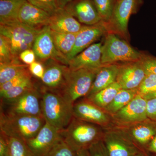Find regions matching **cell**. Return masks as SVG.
Here are the masks:
<instances>
[{"instance_id":"1","label":"cell","mask_w":156,"mask_h":156,"mask_svg":"<svg viewBox=\"0 0 156 156\" xmlns=\"http://www.w3.org/2000/svg\"><path fill=\"white\" fill-rule=\"evenodd\" d=\"M105 128L101 126L73 118L66 128L60 131L63 140L76 152L88 150L102 140Z\"/></svg>"},{"instance_id":"2","label":"cell","mask_w":156,"mask_h":156,"mask_svg":"<svg viewBox=\"0 0 156 156\" xmlns=\"http://www.w3.org/2000/svg\"><path fill=\"white\" fill-rule=\"evenodd\" d=\"M41 93L42 114L45 121L58 131H62L73 118V104L59 93L44 89Z\"/></svg>"},{"instance_id":"3","label":"cell","mask_w":156,"mask_h":156,"mask_svg":"<svg viewBox=\"0 0 156 156\" xmlns=\"http://www.w3.org/2000/svg\"><path fill=\"white\" fill-rule=\"evenodd\" d=\"M45 122L43 116L10 115L1 112V132L25 141L34 137Z\"/></svg>"},{"instance_id":"4","label":"cell","mask_w":156,"mask_h":156,"mask_svg":"<svg viewBox=\"0 0 156 156\" xmlns=\"http://www.w3.org/2000/svg\"><path fill=\"white\" fill-rule=\"evenodd\" d=\"M144 54L131 47L114 33L106 34L101 49V63L103 65L116 63L118 62L140 61Z\"/></svg>"},{"instance_id":"5","label":"cell","mask_w":156,"mask_h":156,"mask_svg":"<svg viewBox=\"0 0 156 156\" xmlns=\"http://www.w3.org/2000/svg\"><path fill=\"white\" fill-rule=\"evenodd\" d=\"M100 69H80L75 70L69 69L64 87L59 94L73 104L80 98L87 97Z\"/></svg>"},{"instance_id":"6","label":"cell","mask_w":156,"mask_h":156,"mask_svg":"<svg viewBox=\"0 0 156 156\" xmlns=\"http://www.w3.org/2000/svg\"><path fill=\"white\" fill-rule=\"evenodd\" d=\"M41 30L32 28L20 21L0 24V34L8 39L12 53L19 58L20 54L23 51L32 49L36 37Z\"/></svg>"},{"instance_id":"7","label":"cell","mask_w":156,"mask_h":156,"mask_svg":"<svg viewBox=\"0 0 156 156\" xmlns=\"http://www.w3.org/2000/svg\"><path fill=\"white\" fill-rule=\"evenodd\" d=\"M102 141L108 156H135L143 152L118 127L105 129Z\"/></svg>"},{"instance_id":"8","label":"cell","mask_w":156,"mask_h":156,"mask_svg":"<svg viewBox=\"0 0 156 156\" xmlns=\"http://www.w3.org/2000/svg\"><path fill=\"white\" fill-rule=\"evenodd\" d=\"M143 3V0H115L111 18L105 24L108 32L128 37L129 18L137 13Z\"/></svg>"},{"instance_id":"9","label":"cell","mask_w":156,"mask_h":156,"mask_svg":"<svg viewBox=\"0 0 156 156\" xmlns=\"http://www.w3.org/2000/svg\"><path fill=\"white\" fill-rule=\"evenodd\" d=\"M7 106L6 114L17 115L43 116L41 93L35 87L14 100L2 102Z\"/></svg>"},{"instance_id":"10","label":"cell","mask_w":156,"mask_h":156,"mask_svg":"<svg viewBox=\"0 0 156 156\" xmlns=\"http://www.w3.org/2000/svg\"><path fill=\"white\" fill-rule=\"evenodd\" d=\"M73 115L76 119L96 124L105 129L114 126L111 115L85 98L74 103Z\"/></svg>"},{"instance_id":"11","label":"cell","mask_w":156,"mask_h":156,"mask_svg":"<svg viewBox=\"0 0 156 156\" xmlns=\"http://www.w3.org/2000/svg\"><path fill=\"white\" fill-rule=\"evenodd\" d=\"M32 49L40 61L52 59L68 66L69 61L66 56L60 53L56 48L51 29L48 26L41 29L36 37Z\"/></svg>"},{"instance_id":"12","label":"cell","mask_w":156,"mask_h":156,"mask_svg":"<svg viewBox=\"0 0 156 156\" xmlns=\"http://www.w3.org/2000/svg\"><path fill=\"white\" fill-rule=\"evenodd\" d=\"M147 100L138 94L126 106L112 115L114 126H128L147 119Z\"/></svg>"},{"instance_id":"13","label":"cell","mask_w":156,"mask_h":156,"mask_svg":"<svg viewBox=\"0 0 156 156\" xmlns=\"http://www.w3.org/2000/svg\"><path fill=\"white\" fill-rule=\"evenodd\" d=\"M62 139L60 131L46 122L37 134L26 142L35 156H48Z\"/></svg>"},{"instance_id":"14","label":"cell","mask_w":156,"mask_h":156,"mask_svg":"<svg viewBox=\"0 0 156 156\" xmlns=\"http://www.w3.org/2000/svg\"><path fill=\"white\" fill-rule=\"evenodd\" d=\"M115 127L124 131L134 144L144 153H146L147 146L156 134V120L148 118L132 125Z\"/></svg>"},{"instance_id":"15","label":"cell","mask_w":156,"mask_h":156,"mask_svg":"<svg viewBox=\"0 0 156 156\" xmlns=\"http://www.w3.org/2000/svg\"><path fill=\"white\" fill-rule=\"evenodd\" d=\"M108 32L106 26L102 21L95 25L82 26L80 30L76 34L72 51L66 57L68 60L69 62Z\"/></svg>"},{"instance_id":"16","label":"cell","mask_w":156,"mask_h":156,"mask_svg":"<svg viewBox=\"0 0 156 156\" xmlns=\"http://www.w3.org/2000/svg\"><path fill=\"white\" fill-rule=\"evenodd\" d=\"M64 9L86 25H95L102 21L93 0H74Z\"/></svg>"},{"instance_id":"17","label":"cell","mask_w":156,"mask_h":156,"mask_svg":"<svg viewBox=\"0 0 156 156\" xmlns=\"http://www.w3.org/2000/svg\"><path fill=\"white\" fill-rule=\"evenodd\" d=\"M146 75L140 61L125 62L119 65L116 82L122 89H136Z\"/></svg>"},{"instance_id":"18","label":"cell","mask_w":156,"mask_h":156,"mask_svg":"<svg viewBox=\"0 0 156 156\" xmlns=\"http://www.w3.org/2000/svg\"><path fill=\"white\" fill-rule=\"evenodd\" d=\"M102 45L101 42L92 44L69 60V68L71 70L100 69L103 66L101 62Z\"/></svg>"},{"instance_id":"19","label":"cell","mask_w":156,"mask_h":156,"mask_svg":"<svg viewBox=\"0 0 156 156\" xmlns=\"http://www.w3.org/2000/svg\"><path fill=\"white\" fill-rule=\"evenodd\" d=\"M69 70L67 66L57 62L45 68L44 76L41 79L44 86V89L60 93L64 87Z\"/></svg>"},{"instance_id":"20","label":"cell","mask_w":156,"mask_h":156,"mask_svg":"<svg viewBox=\"0 0 156 156\" xmlns=\"http://www.w3.org/2000/svg\"><path fill=\"white\" fill-rule=\"evenodd\" d=\"M50 14L26 1L19 14L20 21L37 29H41L49 24Z\"/></svg>"},{"instance_id":"21","label":"cell","mask_w":156,"mask_h":156,"mask_svg":"<svg viewBox=\"0 0 156 156\" xmlns=\"http://www.w3.org/2000/svg\"><path fill=\"white\" fill-rule=\"evenodd\" d=\"M51 30L60 33L77 34L82 27L80 23L64 9L58 8L49 20Z\"/></svg>"},{"instance_id":"22","label":"cell","mask_w":156,"mask_h":156,"mask_svg":"<svg viewBox=\"0 0 156 156\" xmlns=\"http://www.w3.org/2000/svg\"><path fill=\"white\" fill-rule=\"evenodd\" d=\"M119 65L117 63H113L105 65L101 67L87 96L95 94L115 82Z\"/></svg>"},{"instance_id":"23","label":"cell","mask_w":156,"mask_h":156,"mask_svg":"<svg viewBox=\"0 0 156 156\" xmlns=\"http://www.w3.org/2000/svg\"><path fill=\"white\" fill-rule=\"evenodd\" d=\"M26 0H0V24L19 22L21 7Z\"/></svg>"},{"instance_id":"24","label":"cell","mask_w":156,"mask_h":156,"mask_svg":"<svg viewBox=\"0 0 156 156\" xmlns=\"http://www.w3.org/2000/svg\"><path fill=\"white\" fill-rule=\"evenodd\" d=\"M121 89L119 84L115 82L99 92L84 98L98 106L104 109L112 101Z\"/></svg>"},{"instance_id":"25","label":"cell","mask_w":156,"mask_h":156,"mask_svg":"<svg viewBox=\"0 0 156 156\" xmlns=\"http://www.w3.org/2000/svg\"><path fill=\"white\" fill-rule=\"evenodd\" d=\"M137 95L136 89H121L112 101L104 109L112 116L126 106Z\"/></svg>"},{"instance_id":"26","label":"cell","mask_w":156,"mask_h":156,"mask_svg":"<svg viewBox=\"0 0 156 156\" xmlns=\"http://www.w3.org/2000/svg\"><path fill=\"white\" fill-rule=\"evenodd\" d=\"M51 32L56 48L67 57L74 48L77 34L57 32L52 30Z\"/></svg>"},{"instance_id":"27","label":"cell","mask_w":156,"mask_h":156,"mask_svg":"<svg viewBox=\"0 0 156 156\" xmlns=\"http://www.w3.org/2000/svg\"><path fill=\"white\" fill-rule=\"evenodd\" d=\"M29 68V65L21 61L0 63V85L12 80Z\"/></svg>"},{"instance_id":"28","label":"cell","mask_w":156,"mask_h":156,"mask_svg":"<svg viewBox=\"0 0 156 156\" xmlns=\"http://www.w3.org/2000/svg\"><path fill=\"white\" fill-rule=\"evenodd\" d=\"M6 156H35L25 141L16 137H9L8 151Z\"/></svg>"},{"instance_id":"29","label":"cell","mask_w":156,"mask_h":156,"mask_svg":"<svg viewBox=\"0 0 156 156\" xmlns=\"http://www.w3.org/2000/svg\"><path fill=\"white\" fill-rule=\"evenodd\" d=\"M34 87L32 80V77L28 78L19 85L0 95L2 102H7L14 100Z\"/></svg>"},{"instance_id":"30","label":"cell","mask_w":156,"mask_h":156,"mask_svg":"<svg viewBox=\"0 0 156 156\" xmlns=\"http://www.w3.org/2000/svg\"><path fill=\"white\" fill-rule=\"evenodd\" d=\"M102 21L107 24L110 20L115 0H93Z\"/></svg>"},{"instance_id":"31","label":"cell","mask_w":156,"mask_h":156,"mask_svg":"<svg viewBox=\"0 0 156 156\" xmlns=\"http://www.w3.org/2000/svg\"><path fill=\"white\" fill-rule=\"evenodd\" d=\"M21 61L19 57L14 56L8 39L0 34V63H10Z\"/></svg>"},{"instance_id":"32","label":"cell","mask_w":156,"mask_h":156,"mask_svg":"<svg viewBox=\"0 0 156 156\" xmlns=\"http://www.w3.org/2000/svg\"><path fill=\"white\" fill-rule=\"evenodd\" d=\"M139 95L144 96L156 90V75L147 74L136 89Z\"/></svg>"},{"instance_id":"33","label":"cell","mask_w":156,"mask_h":156,"mask_svg":"<svg viewBox=\"0 0 156 156\" xmlns=\"http://www.w3.org/2000/svg\"><path fill=\"white\" fill-rule=\"evenodd\" d=\"M77 153L62 138L50 151L48 156H77Z\"/></svg>"},{"instance_id":"34","label":"cell","mask_w":156,"mask_h":156,"mask_svg":"<svg viewBox=\"0 0 156 156\" xmlns=\"http://www.w3.org/2000/svg\"><path fill=\"white\" fill-rule=\"evenodd\" d=\"M31 77V73L28 68L12 80L6 82L5 83L0 85V95H2L3 93L9 91L13 87H16L20 83Z\"/></svg>"},{"instance_id":"35","label":"cell","mask_w":156,"mask_h":156,"mask_svg":"<svg viewBox=\"0 0 156 156\" xmlns=\"http://www.w3.org/2000/svg\"><path fill=\"white\" fill-rule=\"evenodd\" d=\"M27 1L46 11L50 15L54 14L58 9L56 0H27Z\"/></svg>"},{"instance_id":"36","label":"cell","mask_w":156,"mask_h":156,"mask_svg":"<svg viewBox=\"0 0 156 156\" xmlns=\"http://www.w3.org/2000/svg\"><path fill=\"white\" fill-rule=\"evenodd\" d=\"M140 62L145 71L146 75L152 74L156 75V57L143 55Z\"/></svg>"},{"instance_id":"37","label":"cell","mask_w":156,"mask_h":156,"mask_svg":"<svg viewBox=\"0 0 156 156\" xmlns=\"http://www.w3.org/2000/svg\"><path fill=\"white\" fill-rule=\"evenodd\" d=\"M88 151L89 156H108L102 140L93 144Z\"/></svg>"},{"instance_id":"38","label":"cell","mask_w":156,"mask_h":156,"mask_svg":"<svg viewBox=\"0 0 156 156\" xmlns=\"http://www.w3.org/2000/svg\"><path fill=\"white\" fill-rule=\"evenodd\" d=\"M35 54L32 49L24 50L20 54L19 58L24 64L30 65L35 62Z\"/></svg>"},{"instance_id":"39","label":"cell","mask_w":156,"mask_h":156,"mask_svg":"<svg viewBox=\"0 0 156 156\" xmlns=\"http://www.w3.org/2000/svg\"><path fill=\"white\" fill-rule=\"evenodd\" d=\"M29 69L32 75L41 80L44 76L45 68L41 62L35 61L29 66Z\"/></svg>"},{"instance_id":"40","label":"cell","mask_w":156,"mask_h":156,"mask_svg":"<svg viewBox=\"0 0 156 156\" xmlns=\"http://www.w3.org/2000/svg\"><path fill=\"white\" fill-rule=\"evenodd\" d=\"M147 112L148 119L156 120V98L147 100Z\"/></svg>"},{"instance_id":"41","label":"cell","mask_w":156,"mask_h":156,"mask_svg":"<svg viewBox=\"0 0 156 156\" xmlns=\"http://www.w3.org/2000/svg\"><path fill=\"white\" fill-rule=\"evenodd\" d=\"M9 144V137L1 132L0 136V156H6Z\"/></svg>"},{"instance_id":"42","label":"cell","mask_w":156,"mask_h":156,"mask_svg":"<svg viewBox=\"0 0 156 156\" xmlns=\"http://www.w3.org/2000/svg\"><path fill=\"white\" fill-rule=\"evenodd\" d=\"M146 152L152 156H156V134L147 147Z\"/></svg>"},{"instance_id":"43","label":"cell","mask_w":156,"mask_h":156,"mask_svg":"<svg viewBox=\"0 0 156 156\" xmlns=\"http://www.w3.org/2000/svg\"><path fill=\"white\" fill-rule=\"evenodd\" d=\"M74 0H56L57 5L59 9H64L65 6L70 2Z\"/></svg>"},{"instance_id":"44","label":"cell","mask_w":156,"mask_h":156,"mask_svg":"<svg viewBox=\"0 0 156 156\" xmlns=\"http://www.w3.org/2000/svg\"><path fill=\"white\" fill-rule=\"evenodd\" d=\"M142 96L147 100L152 99V98H156V90L151 93H149V94Z\"/></svg>"},{"instance_id":"45","label":"cell","mask_w":156,"mask_h":156,"mask_svg":"<svg viewBox=\"0 0 156 156\" xmlns=\"http://www.w3.org/2000/svg\"><path fill=\"white\" fill-rule=\"evenodd\" d=\"M77 156H89L88 150H84L78 152Z\"/></svg>"},{"instance_id":"46","label":"cell","mask_w":156,"mask_h":156,"mask_svg":"<svg viewBox=\"0 0 156 156\" xmlns=\"http://www.w3.org/2000/svg\"><path fill=\"white\" fill-rule=\"evenodd\" d=\"M151 156V155L147 153L144 152H142L140 153H139L137 154V155H136V156Z\"/></svg>"}]
</instances>
